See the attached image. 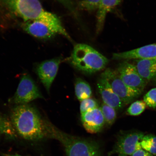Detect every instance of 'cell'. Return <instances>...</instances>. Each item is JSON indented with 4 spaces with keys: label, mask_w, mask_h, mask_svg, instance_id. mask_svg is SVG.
<instances>
[{
    "label": "cell",
    "mask_w": 156,
    "mask_h": 156,
    "mask_svg": "<svg viewBox=\"0 0 156 156\" xmlns=\"http://www.w3.org/2000/svg\"><path fill=\"white\" fill-rule=\"evenodd\" d=\"M10 119L16 133L24 139L38 141L48 138L50 122L32 105H17L12 110Z\"/></svg>",
    "instance_id": "obj_1"
},
{
    "label": "cell",
    "mask_w": 156,
    "mask_h": 156,
    "mask_svg": "<svg viewBox=\"0 0 156 156\" xmlns=\"http://www.w3.org/2000/svg\"><path fill=\"white\" fill-rule=\"evenodd\" d=\"M0 9L24 23L40 21L58 31L63 28L57 16L45 10L39 0H0Z\"/></svg>",
    "instance_id": "obj_2"
},
{
    "label": "cell",
    "mask_w": 156,
    "mask_h": 156,
    "mask_svg": "<svg viewBox=\"0 0 156 156\" xmlns=\"http://www.w3.org/2000/svg\"><path fill=\"white\" fill-rule=\"evenodd\" d=\"M50 125L48 138L59 142L67 156H103L100 146L96 142L66 133L52 123Z\"/></svg>",
    "instance_id": "obj_3"
},
{
    "label": "cell",
    "mask_w": 156,
    "mask_h": 156,
    "mask_svg": "<svg viewBox=\"0 0 156 156\" xmlns=\"http://www.w3.org/2000/svg\"><path fill=\"white\" fill-rule=\"evenodd\" d=\"M68 61L79 71L92 74L104 69L109 60L88 45L78 44L74 46Z\"/></svg>",
    "instance_id": "obj_4"
},
{
    "label": "cell",
    "mask_w": 156,
    "mask_h": 156,
    "mask_svg": "<svg viewBox=\"0 0 156 156\" xmlns=\"http://www.w3.org/2000/svg\"><path fill=\"white\" fill-rule=\"evenodd\" d=\"M36 83L28 74L21 77L16 92L9 102L17 105L28 104L36 99H44Z\"/></svg>",
    "instance_id": "obj_5"
},
{
    "label": "cell",
    "mask_w": 156,
    "mask_h": 156,
    "mask_svg": "<svg viewBox=\"0 0 156 156\" xmlns=\"http://www.w3.org/2000/svg\"><path fill=\"white\" fill-rule=\"evenodd\" d=\"M101 77L108 82L113 90L120 98L125 105L130 103L141 93L125 83L116 70L107 68L101 74Z\"/></svg>",
    "instance_id": "obj_6"
},
{
    "label": "cell",
    "mask_w": 156,
    "mask_h": 156,
    "mask_svg": "<svg viewBox=\"0 0 156 156\" xmlns=\"http://www.w3.org/2000/svg\"><path fill=\"white\" fill-rule=\"evenodd\" d=\"M145 134L140 132H132L122 133L118 136L109 155L114 154L132 155L134 152L142 149L141 142Z\"/></svg>",
    "instance_id": "obj_7"
},
{
    "label": "cell",
    "mask_w": 156,
    "mask_h": 156,
    "mask_svg": "<svg viewBox=\"0 0 156 156\" xmlns=\"http://www.w3.org/2000/svg\"><path fill=\"white\" fill-rule=\"evenodd\" d=\"M121 79L131 88L141 93L146 84L133 64L125 61L120 63L116 70Z\"/></svg>",
    "instance_id": "obj_8"
},
{
    "label": "cell",
    "mask_w": 156,
    "mask_h": 156,
    "mask_svg": "<svg viewBox=\"0 0 156 156\" xmlns=\"http://www.w3.org/2000/svg\"><path fill=\"white\" fill-rule=\"evenodd\" d=\"M62 61V58L58 57L45 60L36 66L35 70L37 75L48 93Z\"/></svg>",
    "instance_id": "obj_9"
},
{
    "label": "cell",
    "mask_w": 156,
    "mask_h": 156,
    "mask_svg": "<svg viewBox=\"0 0 156 156\" xmlns=\"http://www.w3.org/2000/svg\"><path fill=\"white\" fill-rule=\"evenodd\" d=\"M112 59L156 60V43L147 45L128 51L113 54Z\"/></svg>",
    "instance_id": "obj_10"
},
{
    "label": "cell",
    "mask_w": 156,
    "mask_h": 156,
    "mask_svg": "<svg viewBox=\"0 0 156 156\" xmlns=\"http://www.w3.org/2000/svg\"><path fill=\"white\" fill-rule=\"evenodd\" d=\"M81 120L85 130L89 133L92 134L100 132L105 124L100 107L81 115Z\"/></svg>",
    "instance_id": "obj_11"
},
{
    "label": "cell",
    "mask_w": 156,
    "mask_h": 156,
    "mask_svg": "<svg viewBox=\"0 0 156 156\" xmlns=\"http://www.w3.org/2000/svg\"><path fill=\"white\" fill-rule=\"evenodd\" d=\"M21 27L25 32L35 37L48 39L58 34L57 31L48 25L40 21L23 23Z\"/></svg>",
    "instance_id": "obj_12"
},
{
    "label": "cell",
    "mask_w": 156,
    "mask_h": 156,
    "mask_svg": "<svg viewBox=\"0 0 156 156\" xmlns=\"http://www.w3.org/2000/svg\"><path fill=\"white\" fill-rule=\"evenodd\" d=\"M97 85L103 103L112 107L116 110H120L125 105L103 78L101 77L99 79Z\"/></svg>",
    "instance_id": "obj_13"
},
{
    "label": "cell",
    "mask_w": 156,
    "mask_h": 156,
    "mask_svg": "<svg viewBox=\"0 0 156 156\" xmlns=\"http://www.w3.org/2000/svg\"><path fill=\"white\" fill-rule=\"evenodd\" d=\"M121 1V0H101L97 14V34L102 30L107 13L119 4Z\"/></svg>",
    "instance_id": "obj_14"
},
{
    "label": "cell",
    "mask_w": 156,
    "mask_h": 156,
    "mask_svg": "<svg viewBox=\"0 0 156 156\" xmlns=\"http://www.w3.org/2000/svg\"><path fill=\"white\" fill-rule=\"evenodd\" d=\"M134 65L140 75L146 82L156 77V60H136Z\"/></svg>",
    "instance_id": "obj_15"
},
{
    "label": "cell",
    "mask_w": 156,
    "mask_h": 156,
    "mask_svg": "<svg viewBox=\"0 0 156 156\" xmlns=\"http://www.w3.org/2000/svg\"><path fill=\"white\" fill-rule=\"evenodd\" d=\"M75 85V95L78 100L81 101L91 97L92 90L90 86L86 81L81 78H77Z\"/></svg>",
    "instance_id": "obj_16"
},
{
    "label": "cell",
    "mask_w": 156,
    "mask_h": 156,
    "mask_svg": "<svg viewBox=\"0 0 156 156\" xmlns=\"http://www.w3.org/2000/svg\"><path fill=\"white\" fill-rule=\"evenodd\" d=\"M142 149L153 155H156V136L152 134L144 136L141 142Z\"/></svg>",
    "instance_id": "obj_17"
},
{
    "label": "cell",
    "mask_w": 156,
    "mask_h": 156,
    "mask_svg": "<svg viewBox=\"0 0 156 156\" xmlns=\"http://www.w3.org/2000/svg\"><path fill=\"white\" fill-rule=\"evenodd\" d=\"M100 108L104 117L105 123L109 126H112L116 119V110L103 102Z\"/></svg>",
    "instance_id": "obj_18"
},
{
    "label": "cell",
    "mask_w": 156,
    "mask_h": 156,
    "mask_svg": "<svg viewBox=\"0 0 156 156\" xmlns=\"http://www.w3.org/2000/svg\"><path fill=\"white\" fill-rule=\"evenodd\" d=\"M146 105L144 101H137L133 103L126 111L127 114L130 116H138L143 112Z\"/></svg>",
    "instance_id": "obj_19"
},
{
    "label": "cell",
    "mask_w": 156,
    "mask_h": 156,
    "mask_svg": "<svg viewBox=\"0 0 156 156\" xmlns=\"http://www.w3.org/2000/svg\"><path fill=\"white\" fill-rule=\"evenodd\" d=\"M98 107L99 104L97 101L94 99L90 98L81 101L80 112L82 115Z\"/></svg>",
    "instance_id": "obj_20"
},
{
    "label": "cell",
    "mask_w": 156,
    "mask_h": 156,
    "mask_svg": "<svg viewBox=\"0 0 156 156\" xmlns=\"http://www.w3.org/2000/svg\"><path fill=\"white\" fill-rule=\"evenodd\" d=\"M101 0H80V9L87 11H92L98 9Z\"/></svg>",
    "instance_id": "obj_21"
},
{
    "label": "cell",
    "mask_w": 156,
    "mask_h": 156,
    "mask_svg": "<svg viewBox=\"0 0 156 156\" xmlns=\"http://www.w3.org/2000/svg\"><path fill=\"white\" fill-rule=\"evenodd\" d=\"M143 101L150 108H156V87L151 89L146 94Z\"/></svg>",
    "instance_id": "obj_22"
},
{
    "label": "cell",
    "mask_w": 156,
    "mask_h": 156,
    "mask_svg": "<svg viewBox=\"0 0 156 156\" xmlns=\"http://www.w3.org/2000/svg\"><path fill=\"white\" fill-rule=\"evenodd\" d=\"M61 4L76 18L78 17L76 7L73 0H54Z\"/></svg>",
    "instance_id": "obj_23"
},
{
    "label": "cell",
    "mask_w": 156,
    "mask_h": 156,
    "mask_svg": "<svg viewBox=\"0 0 156 156\" xmlns=\"http://www.w3.org/2000/svg\"><path fill=\"white\" fill-rule=\"evenodd\" d=\"M132 156H154L153 154L143 149L138 150L134 152Z\"/></svg>",
    "instance_id": "obj_24"
},
{
    "label": "cell",
    "mask_w": 156,
    "mask_h": 156,
    "mask_svg": "<svg viewBox=\"0 0 156 156\" xmlns=\"http://www.w3.org/2000/svg\"><path fill=\"white\" fill-rule=\"evenodd\" d=\"M4 155H5V156H26L17 154H4Z\"/></svg>",
    "instance_id": "obj_25"
},
{
    "label": "cell",
    "mask_w": 156,
    "mask_h": 156,
    "mask_svg": "<svg viewBox=\"0 0 156 156\" xmlns=\"http://www.w3.org/2000/svg\"><path fill=\"white\" fill-rule=\"evenodd\" d=\"M118 156H127V155H126L122 154H119Z\"/></svg>",
    "instance_id": "obj_26"
},
{
    "label": "cell",
    "mask_w": 156,
    "mask_h": 156,
    "mask_svg": "<svg viewBox=\"0 0 156 156\" xmlns=\"http://www.w3.org/2000/svg\"><path fill=\"white\" fill-rule=\"evenodd\" d=\"M154 79H155V83L156 84V77L154 78Z\"/></svg>",
    "instance_id": "obj_27"
},
{
    "label": "cell",
    "mask_w": 156,
    "mask_h": 156,
    "mask_svg": "<svg viewBox=\"0 0 156 156\" xmlns=\"http://www.w3.org/2000/svg\"><path fill=\"white\" fill-rule=\"evenodd\" d=\"M3 156H5L4 154H3Z\"/></svg>",
    "instance_id": "obj_28"
}]
</instances>
